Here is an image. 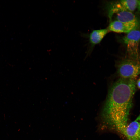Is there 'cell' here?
<instances>
[{"instance_id": "obj_1", "label": "cell", "mask_w": 140, "mask_h": 140, "mask_svg": "<svg viewBox=\"0 0 140 140\" xmlns=\"http://www.w3.org/2000/svg\"><path fill=\"white\" fill-rule=\"evenodd\" d=\"M136 86L135 79L120 78L110 89L103 110V122L121 133L128 124Z\"/></svg>"}, {"instance_id": "obj_2", "label": "cell", "mask_w": 140, "mask_h": 140, "mask_svg": "<svg viewBox=\"0 0 140 140\" xmlns=\"http://www.w3.org/2000/svg\"><path fill=\"white\" fill-rule=\"evenodd\" d=\"M120 78L135 79L140 73V61L130 58L120 61L117 66Z\"/></svg>"}, {"instance_id": "obj_3", "label": "cell", "mask_w": 140, "mask_h": 140, "mask_svg": "<svg viewBox=\"0 0 140 140\" xmlns=\"http://www.w3.org/2000/svg\"><path fill=\"white\" fill-rule=\"evenodd\" d=\"M127 46L129 57L140 61L139 45L140 42V31L137 29L131 31L123 38Z\"/></svg>"}, {"instance_id": "obj_4", "label": "cell", "mask_w": 140, "mask_h": 140, "mask_svg": "<svg viewBox=\"0 0 140 140\" xmlns=\"http://www.w3.org/2000/svg\"><path fill=\"white\" fill-rule=\"evenodd\" d=\"M138 0H122L110 3L108 6V16L111 19L114 14L121 11L132 12L137 8Z\"/></svg>"}, {"instance_id": "obj_5", "label": "cell", "mask_w": 140, "mask_h": 140, "mask_svg": "<svg viewBox=\"0 0 140 140\" xmlns=\"http://www.w3.org/2000/svg\"><path fill=\"white\" fill-rule=\"evenodd\" d=\"M128 140H140V114L126 126L122 133Z\"/></svg>"}, {"instance_id": "obj_6", "label": "cell", "mask_w": 140, "mask_h": 140, "mask_svg": "<svg viewBox=\"0 0 140 140\" xmlns=\"http://www.w3.org/2000/svg\"><path fill=\"white\" fill-rule=\"evenodd\" d=\"M116 14V20L121 22L135 29L140 26V21L132 12L123 11Z\"/></svg>"}, {"instance_id": "obj_7", "label": "cell", "mask_w": 140, "mask_h": 140, "mask_svg": "<svg viewBox=\"0 0 140 140\" xmlns=\"http://www.w3.org/2000/svg\"><path fill=\"white\" fill-rule=\"evenodd\" d=\"M108 29L109 31L117 33H127L136 29L129 25L116 20L111 21Z\"/></svg>"}, {"instance_id": "obj_8", "label": "cell", "mask_w": 140, "mask_h": 140, "mask_svg": "<svg viewBox=\"0 0 140 140\" xmlns=\"http://www.w3.org/2000/svg\"><path fill=\"white\" fill-rule=\"evenodd\" d=\"M109 31V30L107 29L93 30L89 36L90 42L93 45L99 43L108 32Z\"/></svg>"}, {"instance_id": "obj_9", "label": "cell", "mask_w": 140, "mask_h": 140, "mask_svg": "<svg viewBox=\"0 0 140 140\" xmlns=\"http://www.w3.org/2000/svg\"><path fill=\"white\" fill-rule=\"evenodd\" d=\"M136 85H137L138 88L140 89V79H138L136 83Z\"/></svg>"}, {"instance_id": "obj_10", "label": "cell", "mask_w": 140, "mask_h": 140, "mask_svg": "<svg viewBox=\"0 0 140 140\" xmlns=\"http://www.w3.org/2000/svg\"><path fill=\"white\" fill-rule=\"evenodd\" d=\"M137 8L138 10L140 12V0H138Z\"/></svg>"}]
</instances>
